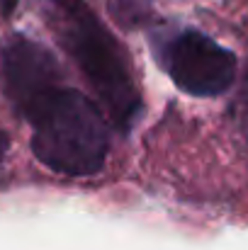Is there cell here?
I'll return each instance as SVG.
<instances>
[{
    "label": "cell",
    "mask_w": 248,
    "mask_h": 250,
    "mask_svg": "<svg viewBox=\"0 0 248 250\" xmlns=\"http://www.w3.org/2000/svg\"><path fill=\"white\" fill-rule=\"evenodd\" d=\"M17 5H20V0H0V15L2 17H10Z\"/></svg>",
    "instance_id": "52a82bcc"
},
{
    "label": "cell",
    "mask_w": 248,
    "mask_h": 250,
    "mask_svg": "<svg viewBox=\"0 0 248 250\" xmlns=\"http://www.w3.org/2000/svg\"><path fill=\"white\" fill-rule=\"evenodd\" d=\"M161 56L173 83L195 97H217L236 81V56L195 29L168 39Z\"/></svg>",
    "instance_id": "3957f363"
},
{
    "label": "cell",
    "mask_w": 248,
    "mask_h": 250,
    "mask_svg": "<svg viewBox=\"0 0 248 250\" xmlns=\"http://www.w3.org/2000/svg\"><path fill=\"white\" fill-rule=\"evenodd\" d=\"M5 87L15 107L24 114L39 97L61 85L56 59L42 44L17 34L2 49Z\"/></svg>",
    "instance_id": "277c9868"
},
{
    "label": "cell",
    "mask_w": 248,
    "mask_h": 250,
    "mask_svg": "<svg viewBox=\"0 0 248 250\" xmlns=\"http://www.w3.org/2000/svg\"><path fill=\"white\" fill-rule=\"evenodd\" d=\"M5 153H7V134H5V131H0V166H2Z\"/></svg>",
    "instance_id": "ba28073f"
},
{
    "label": "cell",
    "mask_w": 248,
    "mask_h": 250,
    "mask_svg": "<svg viewBox=\"0 0 248 250\" xmlns=\"http://www.w3.org/2000/svg\"><path fill=\"white\" fill-rule=\"evenodd\" d=\"M107 7H110V15L124 27L144 24V20L151 17V7L146 0H110Z\"/></svg>",
    "instance_id": "5b68a950"
},
{
    "label": "cell",
    "mask_w": 248,
    "mask_h": 250,
    "mask_svg": "<svg viewBox=\"0 0 248 250\" xmlns=\"http://www.w3.org/2000/svg\"><path fill=\"white\" fill-rule=\"evenodd\" d=\"M241 122H244V129L248 134V76L246 83H244V90H241Z\"/></svg>",
    "instance_id": "8992f818"
},
{
    "label": "cell",
    "mask_w": 248,
    "mask_h": 250,
    "mask_svg": "<svg viewBox=\"0 0 248 250\" xmlns=\"http://www.w3.org/2000/svg\"><path fill=\"white\" fill-rule=\"evenodd\" d=\"M51 27L78 63L102 107L119 129H129L141 100L127 59L85 0H51Z\"/></svg>",
    "instance_id": "7a4b0ae2"
},
{
    "label": "cell",
    "mask_w": 248,
    "mask_h": 250,
    "mask_svg": "<svg viewBox=\"0 0 248 250\" xmlns=\"http://www.w3.org/2000/svg\"><path fill=\"white\" fill-rule=\"evenodd\" d=\"M24 117L32 122V151L54 172L95 175L105 166L110 131L100 107L73 87H54Z\"/></svg>",
    "instance_id": "6da1fadb"
}]
</instances>
